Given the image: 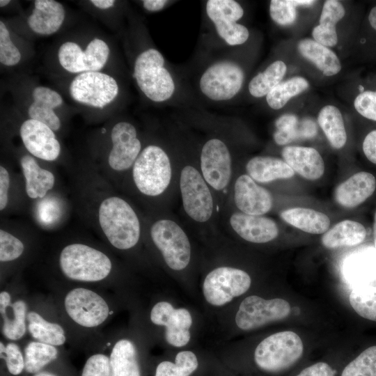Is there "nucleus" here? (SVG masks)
I'll use <instances>...</instances> for the list:
<instances>
[{"label":"nucleus","mask_w":376,"mask_h":376,"mask_svg":"<svg viewBox=\"0 0 376 376\" xmlns=\"http://www.w3.org/2000/svg\"><path fill=\"white\" fill-rule=\"evenodd\" d=\"M150 235L171 269L180 271L187 267L191 259V244L178 224L169 219L159 220L152 226Z\"/></svg>","instance_id":"obj_7"},{"label":"nucleus","mask_w":376,"mask_h":376,"mask_svg":"<svg viewBox=\"0 0 376 376\" xmlns=\"http://www.w3.org/2000/svg\"><path fill=\"white\" fill-rule=\"evenodd\" d=\"M362 148L366 158L376 164V130H372L366 136Z\"/></svg>","instance_id":"obj_50"},{"label":"nucleus","mask_w":376,"mask_h":376,"mask_svg":"<svg viewBox=\"0 0 376 376\" xmlns=\"http://www.w3.org/2000/svg\"><path fill=\"white\" fill-rule=\"evenodd\" d=\"M165 0H143V6L149 11H158L162 10L166 4Z\"/></svg>","instance_id":"obj_52"},{"label":"nucleus","mask_w":376,"mask_h":376,"mask_svg":"<svg viewBox=\"0 0 376 376\" xmlns=\"http://www.w3.org/2000/svg\"><path fill=\"white\" fill-rule=\"evenodd\" d=\"M281 217L291 226L311 234L324 233L330 226L327 214L309 208L287 209L281 213Z\"/></svg>","instance_id":"obj_31"},{"label":"nucleus","mask_w":376,"mask_h":376,"mask_svg":"<svg viewBox=\"0 0 376 376\" xmlns=\"http://www.w3.org/2000/svg\"><path fill=\"white\" fill-rule=\"evenodd\" d=\"M33 376H56V375H55L54 374L51 373L49 372H46V371L40 372H40L34 374Z\"/></svg>","instance_id":"obj_56"},{"label":"nucleus","mask_w":376,"mask_h":376,"mask_svg":"<svg viewBox=\"0 0 376 376\" xmlns=\"http://www.w3.org/2000/svg\"><path fill=\"white\" fill-rule=\"evenodd\" d=\"M282 157L290 167L304 178L315 180L324 174L323 159L313 148L286 146L282 150Z\"/></svg>","instance_id":"obj_22"},{"label":"nucleus","mask_w":376,"mask_h":376,"mask_svg":"<svg viewBox=\"0 0 376 376\" xmlns=\"http://www.w3.org/2000/svg\"><path fill=\"white\" fill-rule=\"evenodd\" d=\"M308 87V81L301 77H294L280 82L267 95L268 105L274 109L284 107L292 97L300 94Z\"/></svg>","instance_id":"obj_37"},{"label":"nucleus","mask_w":376,"mask_h":376,"mask_svg":"<svg viewBox=\"0 0 376 376\" xmlns=\"http://www.w3.org/2000/svg\"><path fill=\"white\" fill-rule=\"evenodd\" d=\"M251 284V277L245 271L231 267H219L206 275L202 291L209 304L222 306L246 292Z\"/></svg>","instance_id":"obj_6"},{"label":"nucleus","mask_w":376,"mask_h":376,"mask_svg":"<svg viewBox=\"0 0 376 376\" xmlns=\"http://www.w3.org/2000/svg\"><path fill=\"white\" fill-rule=\"evenodd\" d=\"M206 12L215 25L217 31L230 45L243 44L249 38L248 29L237 23L244 15L242 6L233 0H210Z\"/></svg>","instance_id":"obj_15"},{"label":"nucleus","mask_w":376,"mask_h":376,"mask_svg":"<svg viewBox=\"0 0 376 376\" xmlns=\"http://www.w3.org/2000/svg\"><path fill=\"white\" fill-rule=\"evenodd\" d=\"M111 139L113 146L108 157L109 166L117 171L130 169L141 148L134 126L127 122L116 123L111 130Z\"/></svg>","instance_id":"obj_17"},{"label":"nucleus","mask_w":376,"mask_h":376,"mask_svg":"<svg viewBox=\"0 0 376 376\" xmlns=\"http://www.w3.org/2000/svg\"><path fill=\"white\" fill-rule=\"evenodd\" d=\"M132 176L142 194L150 196L162 194L171 179V166L167 154L157 146H147L133 164Z\"/></svg>","instance_id":"obj_5"},{"label":"nucleus","mask_w":376,"mask_h":376,"mask_svg":"<svg viewBox=\"0 0 376 376\" xmlns=\"http://www.w3.org/2000/svg\"><path fill=\"white\" fill-rule=\"evenodd\" d=\"M58 357L55 346L39 341H31L24 348V368L36 374Z\"/></svg>","instance_id":"obj_36"},{"label":"nucleus","mask_w":376,"mask_h":376,"mask_svg":"<svg viewBox=\"0 0 376 376\" xmlns=\"http://www.w3.org/2000/svg\"><path fill=\"white\" fill-rule=\"evenodd\" d=\"M203 176L211 187L222 190L231 176V157L226 144L218 139H212L203 146L201 155Z\"/></svg>","instance_id":"obj_16"},{"label":"nucleus","mask_w":376,"mask_h":376,"mask_svg":"<svg viewBox=\"0 0 376 376\" xmlns=\"http://www.w3.org/2000/svg\"><path fill=\"white\" fill-rule=\"evenodd\" d=\"M64 306L68 316L77 324L93 328L102 324L109 315V307L97 293L84 288L70 290Z\"/></svg>","instance_id":"obj_13"},{"label":"nucleus","mask_w":376,"mask_h":376,"mask_svg":"<svg viewBox=\"0 0 376 376\" xmlns=\"http://www.w3.org/2000/svg\"><path fill=\"white\" fill-rule=\"evenodd\" d=\"M350 303L361 317L376 322V287L359 286L350 292Z\"/></svg>","instance_id":"obj_39"},{"label":"nucleus","mask_w":376,"mask_h":376,"mask_svg":"<svg viewBox=\"0 0 376 376\" xmlns=\"http://www.w3.org/2000/svg\"><path fill=\"white\" fill-rule=\"evenodd\" d=\"M296 376H335V374L329 364L318 362L304 368Z\"/></svg>","instance_id":"obj_49"},{"label":"nucleus","mask_w":376,"mask_h":376,"mask_svg":"<svg viewBox=\"0 0 376 376\" xmlns=\"http://www.w3.org/2000/svg\"><path fill=\"white\" fill-rule=\"evenodd\" d=\"M230 224L242 239L253 243H266L279 235L276 222L263 216L235 212L231 215Z\"/></svg>","instance_id":"obj_20"},{"label":"nucleus","mask_w":376,"mask_h":376,"mask_svg":"<svg viewBox=\"0 0 376 376\" xmlns=\"http://www.w3.org/2000/svg\"><path fill=\"white\" fill-rule=\"evenodd\" d=\"M368 20L370 26L376 31V6L373 7L368 15Z\"/></svg>","instance_id":"obj_54"},{"label":"nucleus","mask_w":376,"mask_h":376,"mask_svg":"<svg viewBox=\"0 0 376 376\" xmlns=\"http://www.w3.org/2000/svg\"><path fill=\"white\" fill-rule=\"evenodd\" d=\"M244 77V72L238 65L230 61H220L204 72L200 79V88L212 100H230L240 90Z\"/></svg>","instance_id":"obj_12"},{"label":"nucleus","mask_w":376,"mask_h":376,"mask_svg":"<svg viewBox=\"0 0 376 376\" xmlns=\"http://www.w3.org/2000/svg\"><path fill=\"white\" fill-rule=\"evenodd\" d=\"M198 366V361L194 352L190 350L179 352L174 362L164 361L159 363L155 376H190Z\"/></svg>","instance_id":"obj_38"},{"label":"nucleus","mask_w":376,"mask_h":376,"mask_svg":"<svg viewBox=\"0 0 376 376\" xmlns=\"http://www.w3.org/2000/svg\"><path fill=\"white\" fill-rule=\"evenodd\" d=\"M315 1H311V0H293V3L297 6H311L313 5Z\"/></svg>","instance_id":"obj_55"},{"label":"nucleus","mask_w":376,"mask_h":376,"mask_svg":"<svg viewBox=\"0 0 376 376\" xmlns=\"http://www.w3.org/2000/svg\"><path fill=\"white\" fill-rule=\"evenodd\" d=\"M19 134L24 146L32 155L45 161H54L60 155L61 145L47 125L29 118L22 124Z\"/></svg>","instance_id":"obj_18"},{"label":"nucleus","mask_w":376,"mask_h":376,"mask_svg":"<svg viewBox=\"0 0 376 376\" xmlns=\"http://www.w3.org/2000/svg\"><path fill=\"white\" fill-rule=\"evenodd\" d=\"M304 345L291 331L273 334L263 339L254 351V361L263 371L279 373L294 365L301 357Z\"/></svg>","instance_id":"obj_3"},{"label":"nucleus","mask_w":376,"mask_h":376,"mask_svg":"<svg viewBox=\"0 0 376 376\" xmlns=\"http://www.w3.org/2000/svg\"><path fill=\"white\" fill-rule=\"evenodd\" d=\"M21 60V53L10 39L8 29L0 21V62L6 66H14Z\"/></svg>","instance_id":"obj_42"},{"label":"nucleus","mask_w":376,"mask_h":376,"mask_svg":"<svg viewBox=\"0 0 376 376\" xmlns=\"http://www.w3.org/2000/svg\"><path fill=\"white\" fill-rule=\"evenodd\" d=\"M164 65L163 56L153 48L141 52L134 63L133 77L139 88L156 102L169 99L175 91L173 79Z\"/></svg>","instance_id":"obj_4"},{"label":"nucleus","mask_w":376,"mask_h":376,"mask_svg":"<svg viewBox=\"0 0 376 376\" xmlns=\"http://www.w3.org/2000/svg\"><path fill=\"white\" fill-rule=\"evenodd\" d=\"M20 164L25 178L27 195L31 198H42L54 187V174L41 168L36 159L29 155L21 157Z\"/></svg>","instance_id":"obj_25"},{"label":"nucleus","mask_w":376,"mask_h":376,"mask_svg":"<svg viewBox=\"0 0 376 376\" xmlns=\"http://www.w3.org/2000/svg\"><path fill=\"white\" fill-rule=\"evenodd\" d=\"M33 102L30 104L28 113L30 118L40 121L53 131L61 127V120L54 109L63 104L60 94L45 86H36L32 91Z\"/></svg>","instance_id":"obj_23"},{"label":"nucleus","mask_w":376,"mask_h":376,"mask_svg":"<svg viewBox=\"0 0 376 376\" xmlns=\"http://www.w3.org/2000/svg\"><path fill=\"white\" fill-rule=\"evenodd\" d=\"M341 376H376V345L367 348L349 363Z\"/></svg>","instance_id":"obj_41"},{"label":"nucleus","mask_w":376,"mask_h":376,"mask_svg":"<svg viewBox=\"0 0 376 376\" xmlns=\"http://www.w3.org/2000/svg\"><path fill=\"white\" fill-rule=\"evenodd\" d=\"M318 123L333 148L339 149L345 146L347 134L342 114L337 107L327 105L322 108Z\"/></svg>","instance_id":"obj_33"},{"label":"nucleus","mask_w":376,"mask_h":376,"mask_svg":"<svg viewBox=\"0 0 376 376\" xmlns=\"http://www.w3.org/2000/svg\"><path fill=\"white\" fill-rule=\"evenodd\" d=\"M373 237H374L375 246V249H376V212L375 213V217H374Z\"/></svg>","instance_id":"obj_57"},{"label":"nucleus","mask_w":376,"mask_h":376,"mask_svg":"<svg viewBox=\"0 0 376 376\" xmlns=\"http://www.w3.org/2000/svg\"><path fill=\"white\" fill-rule=\"evenodd\" d=\"M295 7L293 0H272L269 6L270 16L279 25H290L296 19Z\"/></svg>","instance_id":"obj_43"},{"label":"nucleus","mask_w":376,"mask_h":376,"mask_svg":"<svg viewBox=\"0 0 376 376\" xmlns=\"http://www.w3.org/2000/svg\"><path fill=\"white\" fill-rule=\"evenodd\" d=\"M0 355L1 356L4 351H5V349H6V346L3 345V343L2 342L0 343Z\"/></svg>","instance_id":"obj_59"},{"label":"nucleus","mask_w":376,"mask_h":376,"mask_svg":"<svg viewBox=\"0 0 376 376\" xmlns=\"http://www.w3.org/2000/svg\"><path fill=\"white\" fill-rule=\"evenodd\" d=\"M275 125L276 131L274 134V139L280 146L297 139H311L318 133L317 125L313 120L304 118L299 121L293 114L280 116Z\"/></svg>","instance_id":"obj_26"},{"label":"nucleus","mask_w":376,"mask_h":376,"mask_svg":"<svg viewBox=\"0 0 376 376\" xmlns=\"http://www.w3.org/2000/svg\"><path fill=\"white\" fill-rule=\"evenodd\" d=\"M24 250V246L21 240L8 232L0 230L1 262H8L18 258Z\"/></svg>","instance_id":"obj_44"},{"label":"nucleus","mask_w":376,"mask_h":376,"mask_svg":"<svg viewBox=\"0 0 376 376\" xmlns=\"http://www.w3.org/2000/svg\"><path fill=\"white\" fill-rule=\"evenodd\" d=\"M246 169L251 178L262 183L290 178L295 175V171L284 160L269 156L253 157L246 164Z\"/></svg>","instance_id":"obj_27"},{"label":"nucleus","mask_w":376,"mask_h":376,"mask_svg":"<svg viewBox=\"0 0 376 376\" xmlns=\"http://www.w3.org/2000/svg\"><path fill=\"white\" fill-rule=\"evenodd\" d=\"M110 49L102 40L94 38L83 51L74 42L63 43L58 51L60 65L71 73L99 72L107 62Z\"/></svg>","instance_id":"obj_10"},{"label":"nucleus","mask_w":376,"mask_h":376,"mask_svg":"<svg viewBox=\"0 0 376 376\" xmlns=\"http://www.w3.org/2000/svg\"><path fill=\"white\" fill-rule=\"evenodd\" d=\"M65 17V9L61 3L54 0H36L28 24L38 34L51 35L58 31Z\"/></svg>","instance_id":"obj_24"},{"label":"nucleus","mask_w":376,"mask_h":376,"mask_svg":"<svg viewBox=\"0 0 376 376\" xmlns=\"http://www.w3.org/2000/svg\"><path fill=\"white\" fill-rule=\"evenodd\" d=\"M6 361L8 372L13 375H19L24 368V357L20 348L14 343H9L6 346L3 354L1 356Z\"/></svg>","instance_id":"obj_48"},{"label":"nucleus","mask_w":376,"mask_h":376,"mask_svg":"<svg viewBox=\"0 0 376 376\" xmlns=\"http://www.w3.org/2000/svg\"><path fill=\"white\" fill-rule=\"evenodd\" d=\"M301 55L312 62L326 76L338 73L341 69L336 54L326 46L314 40L305 38L297 45Z\"/></svg>","instance_id":"obj_30"},{"label":"nucleus","mask_w":376,"mask_h":376,"mask_svg":"<svg viewBox=\"0 0 376 376\" xmlns=\"http://www.w3.org/2000/svg\"><path fill=\"white\" fill-rule=\"evenodd\" d=\"M10 177L8 171L3 166H0V210L5 209L8 201V189Z\"/></svg>","instance_id":"obj_51"},{"label":"nucleus","mask_w":376,"mask_h":376,"mask_svg":"<svg viewBox=\"0 0 376 376\" xmlns=\"http://www.w3.org/2000/svg\"><path fill=\"white\" fill-rule=\"evenodd\" d=\"M286 65L281 61L270 64L264 72L256 75L249 84L250 94L256 97L267 95L281 82L286 72Z\"/></svg>","instance_id":"obj_35"},{"label":"nucleus","mask_w":376,"mask_h":376,"mask_svg":"<svg viewBox=\"0 0 376 376\" xmlns=\"http://www.w3.org/2000/svg\"><path fill=\"white\" fill-rule=\"evenodd\" d=\"M290 313V305L285 299H265L257 295H250L240 303L235 321L240 329L251 331L285 319Z\"/></svg>","instance_id":"obj_9"},{"label":"nucleus","mask_w":376,"mask_h":376,"mask_svg":"<svg viewBox=\"0 0 376 376\" xmlns=\"http://www.w3.org/2000/svg\"><path fill=\"white\" fill-rule=\"evenodd\" d=\"M234 199L236 206L243 213L258 216L269 212L273 203L270 193L249 175H242L237 179Z\"/></svg>","instance_id":"obj_19"},{"label":"nucleus","mask_w":376,"mask_h":376,"mask_svg":"<svg viewBox=\"0 0 376 376\" xmlns=\"http://www.w3.org/2000/svg\"><path fill=\"white\" fill-rule=\"evenodd\" d=\"M345 10L336 0L326 1L320 17V24L313 28L314 40L326 47H334L338 42L336 24L345 16Z\"/></svg>","instance_id":"obj_28"},{"label":"nucleus","mask_w":376,"mask_h":376,"mask_svg":"<svg viewBox=\"0 0 376 376\" xmlns=\"http://www.w3.org/2000/svg\"><path fill=\"white\" fill-rule=\"evenodd\" d=\"M81 376H111L109 358L103 354L91 356L84 366Z\"/></svg>","instance_id":"obj_47"},{"label":"nucleus","mask_w":376,"mask_h":376,"mask_svg":"<svg viewBox=\"0 0 376 376\" xmlns=\"http://www.w3.org/2000/svg\"><path fill=\"white\" fill-rule=\"evenodd\" d=\"M150 318L154 324L164 327V337L169 345L182 347L190 341L193 320L188 309L175 308L169 301H160L152 306Z\"/></svg>","instance_id":"obj_14"},{"label":"nucleus","mask_w":376,"mask_h":376,"mask_svg":"<svg viewBox=\"0 0 376 376\" xmlns=\"http://www.w3.org/2000/svg\"><path fill=\"white\" fill-rule=\"evenodd\" d=\"M352 277L358 281H367L376 278V256L363 255L353 262Z\"/></svg>","instance_id":"obj_45"},{"label":"nucleus","mask_w":376,"mask_h":376,"mask_svg":"<svg viewBox=\"0 0 376 376\" xmlns=\"http://www.w3.org/2000/svg\"><path fill=\"white\" fill-rule=\"evenodd\" d=\"M90 1L95 7L102 10L108 9L112 7L115 3V1L113 0H91Z\"/></svg>","instance_id":"obj_53"},{"label":"nucleus","mask_w":376,"mask_h":376,"mask_svg":"<svg viewBox=\"0 0 376 376\" xmlns=\"http://www.w3.org/2000/svg\"><path fill=\"white\" fill-rule=\"evenodd\" d=\"M10 306L12 318L2 316V333L6 338L16 340L22 338L26 333V304L23 300L19 299L11 303Z\"/></svg>","instance_id":"obj_40"},{"label":"nucleus","mask_w":376,"mask_h":376,"mask_svg":"<svg viewBox=\"0 0 376 376\" xmlns=\"http://www.w3.org/2000/svg\"><path fill=\"white\" fill-rule=\"evenodd\" d=\"M375 188L376 180L373 174L366 171L358 172L336 187L334 199L343 207H355L372 196Z\"/></svg>","instance_id":"obj_21"},{"label":"nucleus","mask_w":376,"mask_h":376,"mask_svg":"<svg viewBox=\"0 0 376 376\" xmlns=\"http://www.w3.org/2000/svg\"><path fill=\"white\" fill-rule=\"evenodd\" d=\"M180 188L186 213L198 222L207 221L213 212V199L203 177L191 166L180 173Z\"/></svg>","instance_id":"obj_11"},{"label":"nucleus","mask_w":376,"mask_h":376,"mask_svg":"<svg viewBox=\"0 0 376 376\" xmlns=\"http://www.w3.org/2000/svg\"><path fill=\"white\" fill-rule=\"evenodd\" d=\"M10 2V1H9V0H1L0 1V6L1 8L4 7V6H7Z\"/></svg>","instance_id":"obj_58"},{"label":"nucleus","mask_w":376,"mask_h":376,"mask_svg":"<svg viewBox=\"0 0 376 376\" xmlns=\"http://www.w3.org/2000/svg\"><path fill=\"white\" fill-rule=\"evenodd\" d=\"M354 106L363 117L376 121V91L365 89L355 97Z\"/></svg>","instance_id":"obj_46"},{"label":"nucleus","mask_w":376,"mask_h":376,"mask_svg":"<svg viewBox=\"0 0 376 376\" xmlns=\"http://www.w3.org/2000/svg\"><path fill=\"white\" fill-rule=\"evenodd\" d=\"M26 318L29 331L37 341L54 346L65 343V331L60 324L45 320L34 311L29 312Z\"/></svg>","instance_id":"obj_34"},{"label":"nucleus","mask_w":376,"mask_h":376,"mask_svg":"<svg viewBox=\"0 0 376 376\" xmlns=\"http://www.w3.org/2000/svg\"><path fill=\"white\" fill-rule=\"evenodd\" d=\"M60 268L69 279L96 282L110 274L112 265L103 252L79 243L65 246L59 256Z\"/></svg>","instance_id":"obj_2"},{"label":"nucleus","mask_w":376,"mask_h":376,"mask_svg":"<svg viewBox=\"0 0 376 376\" xmlns=\"http://www.w3.org/2000/svg\"><path fill=\"white\" fill-rule=\"evenodd\" d=\"M109 361L111 376H141L136 347L129 339L123 338L116 343Z\"/></svg>","instance_id":"obj_32"},{"label":"nucleus","mask_w":376,"mask_h":376,"mask_svg":"<svg viewBox=\"0 0 376 376\" xmlns=\"http://www.w3.org/2000/svg\"><path fill=\"white\" fill-rule=\"evenodd\" d=\"M366 236V230L360 223L343 220L335 224L322 237V243L327 249L352 246L361 244Z\"/></svg>","instance_id":"obj_29"},{"label":"nucleus","mask_w":376,"mask_h":376,"mask_svg":"<svg viewBox=\"0 0 376 376\" xmlns=\"http://www.w3.org/2000/svg\"><path fill=\"white\" fill-rule=\"evenodd\" d=\"M118 85L111 76L101 72H86L77 75L71 81L69 93L76 102L102 109L118 94Z\"/></svg>","instance_id":"obj_8"},{"label":"nucleus","mask_w":376,"mask_h":376,"mask_svg":"<svg viewBox=\"0 0 376 376\" xmlns=\"http://www.w3.org/2000/svg\"><path fill=\"white\" fill-rule=\"evenodd\" d=\"M101 229L114 247L126 250L134 247L140 237V224L130 204L111 196L101 203L98 210Z\"/></svg>","instance_id":"obj_1"}]
</instances>
